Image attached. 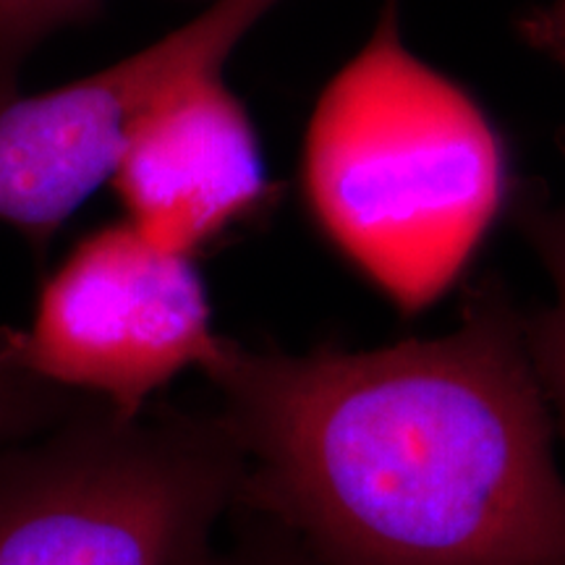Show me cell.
Segmentation results:
<instances>
[{
    "mask_svg": "<svg viewBox=\"0 0 565 565\" xmlns=\"http://www.w3.org/2000/svg\"><path fill=\"white\" fill-rule=\"evenodd\" d=\"M524 317L482 291L437 338L254 349L202 374L244 456L242 505L317 565H565V466Z\"/></svg>",
    "mask_w": 565,
    "mask_h": 565,
    "instance_id": "obj_1",
    "label": "cell"
},
{
    "mask_svg": "<svg viewBox=\"0 0 565 565\" xmlns=\"http://www.w3.org/2000/svg\"><path fill=\"white\" fill-rule=\"evenodd\" d=\"M303 189L338 249L406 315L440 299L503 207L498 134L406 45L395 0L315 105Z\"/></svg>",
    "mask_w": 565,
    "mask_h": 565,
    "instance_id": "obj_2",
    "label": "cell"
},
{
    "mask_svg": "<svg viewBox=\"0 0 565 565\" xmlns=\"http://www.w3.org/2000/svg\"><path fill=\"white\" fill-rule=\"evenodd\" d=\"M244 456L217 412L82 404L0 448V565H217Z\"/></svg>",
    "mask_w": 565,
    "mask_h": 565,
    "instance_id": "obj_3",
    "label": "cell"
},
{
    "mask_svg": "<svg viewBox=\"0 0 565 565\" xmlns=\"http://www.w3.org/2000/svg\"><path fill=\"white\" fill-rule=\"evenodd\" d=\"M221 341L194 257L124 221L74 246L30 328H0V366L134 419L179 374L202 372Z\"/></svg>",
    "mask_w": 565,
    "mask_h": 565,
    "instance_id": "obj_4",
    "label": "cell"
},
{
    "mask_svg": "<svg viewBox=\"0 0 565 565\" xmlns=\"http://www.w3.org/2000/svg\"><path fill=\"white\" fill-rule=\"evenodd\" d=\"M280 0H215L95 74L0 105V223L45 259L68 217L113 179L154 105L223 66Z\"/></svg>",
    "mask_w": 565,
    "mask_h": 565,
    "instance_id": "obj_5",
    "label": "cell"
},
{
    "mask_svg": "<svg viewBox=\"0 0 565 565\" xmlns=\"http://www.w3.org/2000/svg\"><path fill=\"white\" fill-rule=\"evenodd\" d=\"M126 223L162 249L194 257L267 194V171L249 113L207 74L141 118L113 173Z\"/></svg>",
    "mask_w": 565,
    "mask_h": 565,
    "instance_id": "obj_6",
    "label": "cell"
},
{
    "mask_svg": "<svg viewBox=\"0 0 565 565\" xmlns=\"http://www.w3.org/2000/svg\"><path fill=\"white\" fill-rule=\"evenodd\" d=\"M529 233L553 280V299L521 324L529 362L553 414L557 445L565 454V204L532 217Z\"/></svg>",
    "mask_w": 565,
    "mask_h": 565,
    "instance_id": "obj_7",
    "label": "cell"
},
{
    "mask_svg": "<svg viewBox=\"0 0 565 565\" xmlns=\"http://www.w3.org/2000/svg\"><path fill=\"white\" fill-rule=\"evenodd\" d=\"M100 0H0V105L19 95L21 71L55 32L79 24Z\"/></svg>",
    "mask_w": 565,
    "mask_h": 565,
    "instance_id": "obj_8",
    "label": "cell"
},
{
    "mask_svg": "<svg viewBox=\"0 0 565 565\" xmlns=\"http://www.w3.org/2000/svg\"><path fill=\"white\" fill-rule=\"evenodd\" d=\"M84 395L61 391L24 372L0 366V448L45 433L82 404Z\"/></svg>",
    "mask_w": 565,
    "mask_h": 565,
    "instance_id": "obj_9",
    "label": "cell"
},
{
    "mask_svg": "<svg viewBox=\"0 0 565 565\" xmlns=\"http://www.w3.org/2000/svg\"><path fill=\"white\" fill-rule=\"evenodd\" d=\"M217 565H317L294 534L263 513L238 508L228 519V542Z\"/></svg>",
    "mask_w": 565,
    "mask_h": 565,
    "instance_id": "obj_10",
    "label": "cell"
},
{
    "mask_svg": "<svg viewBox=\"0 0 565 565\" xmlns=\"http://www.w3.org/2000/svg\"><path fill=\"white\" fill-rule=\"evenodd\" d=\"M526 38L542 51L565 55V0H555L545 11L526 21Z\"/></svg>",
    "mask_w": 565,
    "mask_h": 565,
    "instance_id": "obj_11",
    "label": "cell"
}]
</instances>
